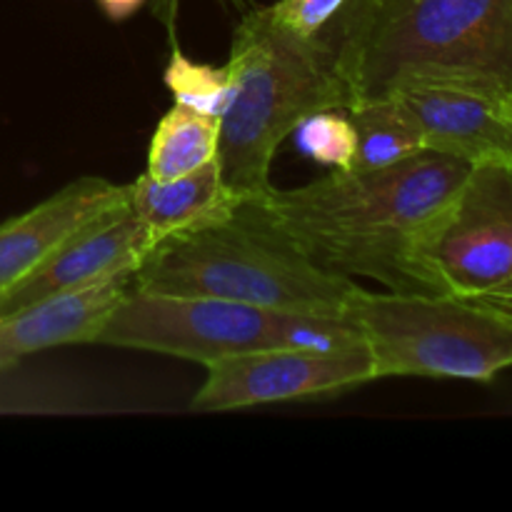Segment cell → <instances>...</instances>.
<instances>
[{
	"mask_svg": "<svg viewBox=\"0 0 512 512\" xmlns=\"http://www.w3.org/2000/svg\"><path fill=\"white\" fill-rule=\"evenodd\" d=\"M470 170L468 160L423 150L385 168L270 188L235 215L345 278H373L393 293H440L430 245Z\"/></svg>",
	"mask_w": 512,
	"mask_h": 512,
	"instance_id": "6da1fadb",
	"label": "cell"
},
{
	"mask_svg": "<svg viewBox=\"0 0 512 512\" xmlns=\"http://www.w3.org/2000/svg\"><path fill=\"white\" fill-rule=\"evenodd\" d=\"M323 35L353 105L413 83L512 103V0H350Z\"/></svg>",
	"mask_w": 512,
	"mask_h": 512,
	"instance_id": "7a4b0ae2",
	"label": "cell"
},
{
	"mask_svg": "<svg viewBox=\"0 0 512 512\" xmlns=\"http://www.w3.org/2000/svg\"><path fill=\"white\" fill-rule=\"evenodd\" d=\"M233 98L223 115L220 173L245 200L273 188L270 168L295 125L318 110H348L353 93L325 35L305 38L275 23L268 5L245 10L230 45Z\"/></svg>",
	"mask_w": 512,
	"mask_h": 512,
	"instance_id": "3957f363",
	"label": "cell"
},
{
	"mask_svg": "<svg viewBox=\"0 0 512 512\" xmlns=\"http://www.w3.org/2000/svg\"><path fill=\"white\" fill-rule=\"evenodd\" d=\"M133 285L268 310L335 315L345 313L358 288L353 278L320 268L288 240L240 215L158 243L135 270Z\"/></svg>",
	"mask_w": 512,
	"mask_h": 512,
	"instance_id": "277c9868",
	"label": "cell"
},
{
	"mask_svg": "<svg viewBox=\"0 0 512 512\" xmlns=\"http://www.w3.org/2000/svg\"><path fill=\"white\" fill-rule=\"evenodd\" d=\"M345 315L363 333L378 378L493 383L512 368V318L473 298L358 285Z\"/></svg>",
	"mask_w": 512,
	"mask_h": 512,
	"instance_id": "5b68a950",
	"label": "cell"
},
{
	"mask_svg": "<svg viewBox=\"0 0 512 512\" xmlns=\"http://www.w3.org/2000/svg\"><path fill=\"white\" fill-rule=\"evenodd\" d=\"M273 310L205 295L130 288L95 333V345L145 350L210 365L270 348Z\"/></svg>",
	"mask_w": 512,
	"mask_h": 512,
	"instance_id": "8992f818",
	"label": "cell"
},
{
	"mask_svg": "<svg viewBox=\"0 0 512 512\" xmlns=\"http://www.w3.org/2000/svg\"><path fill=\"white\" fill-rule=\"evenodd\" d=\"M440 293L475 298L512 270V163L473 165L430 245Z\"/></svg>",
	"mask_w": 512,
	"mask_h": 512,
	"instance_id": "52a82bcc",
	"label": "cell"
},
{
	"mask_svg": "<svg viewBox=\"0 0 512 512\" xmlns=\"http://www.w3.org/2000/svg\"><path fill=\"white\" fill-rule=\"evenodd\" d=\"M205 370L208 375L193 398V410L198 413L313 400L378 380L368 350L313 355L300 350L260 348L215 360L205 365Z\"/></svg>",
	"mask_w": 512,
	"mask_h": 512,
	"instance_id": "ba28073f",
	"label": "cell"
},
{
	"mask_svg": "<svg viewBox=\"0 0 512 512\" xmlns=\"http://www.w3.org/2000/svg\"><path fill=\"white\" fill-rule=\"evenodd\" d=\"M150 250L153 245L148 233L125 200L123 205H115L70 235L20 283L0 295V315L18 313L55 295L88 288L110 275L128 273V270L135 273Z\"/></svg>",
	"mask_w": 512,
	"mask_h": 512,
	"instance_id": "9c48e42d",
	"label": "cell"
},
{
	"mask_svg": "<svg viewBox=\"0 0 512 512\" xmlns=\"http://www.w3.org/2000/svg\"><path fill=\"white\" fill-rule=\"evenodd\" d=\"M413 115L425 150L468 163H512V103L453 83H413L395 90Z\"/></svg>",
	"mask_w": 512,
	"mask_h": 512,
	"instance_id": "30bf717a",
	"label": "cell"
},
{
	"mask_svg": "<svg viewBox=\"0 0 512 512\" xmlns=\"http://www.w3.org/2000/svg\"><path fill=\"white\" fill-rule=\"evenodd\" d=\"M123 203L125 185L85 175L35 208L0 223V295L20 283L70 235Z\"/></svg>",
	"mask_w": 512,
	"mask_h": 512,
	"instance_id": "8fae6325",
	"label": "cell"
},
{
	"mask_svg": "<svg viewBox=\"0 0 512 512\" xmlns=\"http://www.w3.org/2000/svg\"><path fill=\"white\" fill-rule=\"evenodd\" d=\"M133 270L110 275L88 288L0 315V373L28 355L58 345L93 343L95 333L120 298L133 288Z\"/></svg>",
	"mask_w": 512,
	"mask_h": 512,
	"instance_id": "7c38bea8",
	"label": "cell"
},
{
	"mask_svg": "<svg viewBox=\"0 0 512 512\" xmlns=\"http://www.w3.org/2000/svg\"><path fill=\"white\" fill-rule=\"evenodd\" d=\"M125 200L153 248L175 235L228 223L240 205L225 185L218 160L173 180L138 175L125 185Z\"/></svg>",
	"mask_w": 512,
	"mask_h": 512,
	"instance_id": "4fadbf2b",
	"label": "cell"
},
{
	"mask_svg": "<svg viewBox=\"0 0 512 512\" xmlns=\"http://www.w3.org/2000/svg\"><path fill=\"white\" fill-rule=\"evenodd\" d=\"M220 133L223 118L175 103L150 138L145 173L158 180H173L213 163L220 155Z\"/></svg>",
	"mask_w": 512,
	"mask_h": 512,
	"instance_id": "5bb4252c",
	"label": "cell"
},
{
	"mask_svg": "<svg viewBox=\"0 0 512 512\" xmlns=\"http://www.w3.org/2000/svg\"><path fill=\"white\" fill-rule=\"evenodd\" d=\"M345 113L353 120L355 138H358L353 170L385 168L425 150L423 135L413 115L395 95L360 100Z\"/></svg>",
	"mask_w": 512,
	"mask_h": 512,
	"instance_id": "9a60e30c",
	"label": "cell"
},
{
	"mask_svg": "<svg viewBox=\"0 0 512 512\" xmlns=\"http://www.w3.org/2000/svg\"><path fill=\"white\" fill-rule=\"evenodd\" d=\"M270 348L300 350L313 355H343L368 350L363 333L348 315L273 310Z\"/></svg>",
	"mask_w": 512,
	"mask_h": 512,
	"instance_id": "2e32d148",
	"label": "cell"
},
{
	"mask_svg": "<svg viewBox=\"0 0 512 512\" xmlns=\"http://www.w3.org/2000/svg\"><path fill=\"white\" fill-rule=\"evenodd\" d=\"M163 83L175 103L215 118H223L233 98V73L228 63H195L178 48V43H173V53L163 70Z\"/></svg>",
	"mask_w": 512,
	"mask_h": 512,
	"instance_id": "e0dca14e",
	"label": "cell"
},
{
	"mask_svg": "<svg viewBox=\"0 0 512 512\" xmlns=\"http://www.w3.org/2000/svg\"><path fill=\"white\" fill-rule=\"evenodd\" d=\"M345 110H318L295 125V145L305 158L348 173L355 165L358 138Z\"/></svg>",
	"mask_w": 512,
	"mask_h": 512,
	"instance_id": "ac0fdd59",
	"label": "cell"
},
{
	"mask_svg": "<svg viewBox=\"0 0 512 512\" xmlns=\"http://www.w3.org/2000/svg\"><path fill=\"white\" fill-rule=\"evenodd\" d=\"M348 3L350 0H278L268 5V13L283 28L315 38L325 33V28L343 13Z\"/></svg>",
	"mask_w": 512,
	"mask_h": 512,
	"instance_id": "d6986e66",
	"label": "cell"
},
{
	"mask_svg": "<svg viewBox=\"0 0 512 512\" xmlns=\"http://www.w3.org/2000/svg\"><path fill=\"white\" fill-rule=\"evenodd\" d=\"M473 300H478V303L488 305V308L498 310V313L503 315H510L512 318V270L508 275H505L503 280H500L495 288L485 290V293L475 295Z\"/></svg>",
	"mask_w": 512,
	"mask_h": 512,
	"instance_id": "ffe728a7",
	"label": "cell"
},
{
	"mask_svg": "<svg viewBox=\"0 0 512 512\" xmlns=\"http://www.w3.org/2000/svg\"><path fill=\"white\" fill-rule=\"evenodd\" d=\"M228 3L235 5V8H245L248 0H228ZM178 10H180V0H153V15L165 25V30H168L173 43H175V28H178Z\"/></svg>",
	"mask_w": 512,
	"mask_h": 512,
	"instance_id": "44dd1931",
	"label": "cell"
},
{
	"mask_svg": "<svg viewBox=\"0 0 512 512\" xmlns=\"http://www.w3.org/2000/svg\"><path fill=\"white\" fill-rule=\"evenodd\" d=\"M98 3L110 20L120 23V20H128L130 15L138 13L145 5V0H98Z\"/></svg>",
	"mask_w": 512,
	"mask_h": 512,
	"instance_id": "7402d4cb",
	"label": "cell"
}]
</instances>
